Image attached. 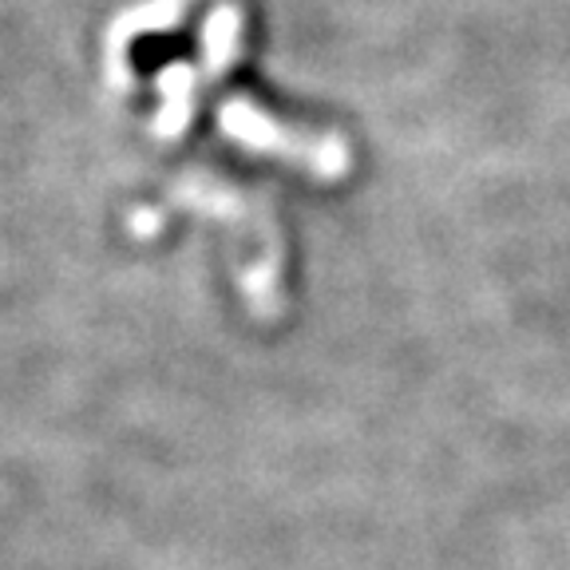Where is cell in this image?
<instances>
[{"instance_id": "obj_1", "label": "cell", "mask_w": 570, "mask_h": 570, "mask_svg": "<svg viewBox=\"0 0 570 570\" xmlns=\"http://www.w3.org/2000/svg\"><path fill=\"white\" fill-rule=\"evenodd\" d=\"M223 119V131L230 139H238L249 151H274L285 155V159L305 163L317 175H341L348 167V155L337 139H313V135L302 131H285L277 119H269L262 107L246 104V99H230V104L218 111Z\"/></svg>"}, {"instance_id": "obj_2", "label": "cell", "mask_w": 570, "mask_h": 570, "mask_svg": "<svg viewBox=\"0 0 570 570\" xmlns=\"http://www.w3.org/2000/svg\"><path fill=\"white\" fill-rule=\"evenodd\" d=\"M238 40H242V17L234 4H223V9H214L210 24H206V63H210V76L230 68L234 52H238Z\"/></svg>"}]
</instances>
